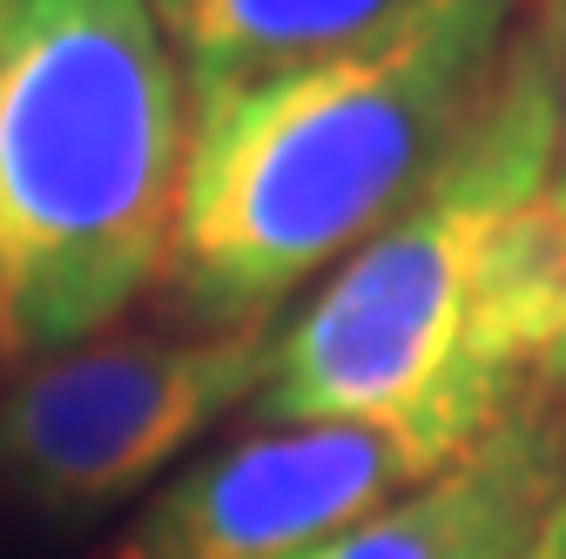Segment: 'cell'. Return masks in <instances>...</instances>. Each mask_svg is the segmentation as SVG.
Masks as SVG:
<instances>
[{
    "label": "cell",
    "instance_id": "ba28073f",
    "mask_svg": "<svg viewBox=\"0 0 566 559\" xmlns=\"http://www.w3.org/2000/svg\"><path fill=\"white\" fill-rule=\"evenodd\" d=\"M553 196L566 209V67H559V149H553Z\"/></svg>",
    "mask_w": 566,
    "mask_h": 559
},
{
    "label": "cell",
    "instance_id": "5b68a950",
    "mask_svg": "<svg viewBox=\"0 0 566 559\" xmlns=\"http://www.w3.org/2000/svg\"><path fill=\"white\" fill-rule=\"evenodd\" d=\"M465 452L472 445L432 425H371V418L263 425L176 472L135 513L115 559H297L418 493Z\"/></svg>",
    "mask_w": 566,
    "mask_h": 559
},
{
    "label": "cell",
    "instance_id": "3957f363",
    "mask_svg": "<svg viewBox=\"0 0 566 559\" xmlns=\"http://www.w3.org/2000/svg\"><path fill=\"white\" fill-rule=\"evenodd\" d=\"M189 82L149 0L0 14V378L102 337L163 284Z\"/></svg>",
    "mask_w": 566,
    "mask_h": 559
},
{
    "label": "cell",
    "instance_id": "277c9868",
    "mask_svg": "<svg viewBox=\"0 0 566 559\" xmlns=\"http://www.w3.org/2000/svg\"><path fill=\"white\" fill-rule=\"evenodd\" d=\"M276 324L115 330L28 365L0 398V478L48 513H102L156 485L230 411L256 404Z\"/></svg>",
    "mask_w": 566,
    "mask_h": 559
},
{
    "label": "cell",
    "instance_id": "6da1fadb",
    "mask_svg": "<svg viewBox=\"0 0 566 559\" xmlns=\"http://www.w3.org/2000/svg\"><path fill=\"white\" fill-rule=\"evenodd\" d=\"M559 67L566 0H520L506 67L446 169L276 324L256 398L270 425L371 418L485 445L526 398L566 391Z\"/></svg>",
    "mask_w": 566,
    "mask_h": 559
},
{
    "label": "cell",
    "instance_id": "9c48e42d",
    "mask_svg": "<svg viewBox=\"0 0 566 559\" xmlns=\"http://www.w3.org/2000/svg\"><path fill=\"white\" fill-rule=\"evenodd\" d=\"M559 506H566V499H559ZM559 546H566V513L546 519V532H539V546H533L526 559H559Z\"/></svg>",
    "mask_w": 566,
    "mask_h": 559
},
{
    "label": "cell",
    "instance_id": "30bf717a",
    "mask_svg": "<svg viewBox=\"0 0 566 559\" xmlns=\"http://www.w3.org/2000/svg\"><path fill=\"white\" fill-rule=\"evenodd\" d=\"M559 513H566V506H559ZM559 559H566V546H559Z\"/></svg>",
    "mask_w": 566,
    "mask_h": 559
},
{
    "label": "cell",
    "instance_id": "8fae6325",
    "mask_svg": "<svg viewBox=\"0 0 566 559\" xmlns=\"http://www.w3.org/2000/svg\"><path fill=\"white\" fill-rule=\"evenodd\" d=\"M0 14H8V0H0Z\"/></svg>",
    "mask_w": 566,
    "mask_h": 559
},
{
    "label": "cell",
    "instance_id": "8992f818",
    "mask_svg": "<svg viewBox=\"0 0 566 559\" xmlns=\"http://www.w3.org/2000/svg\"><path fill=\"white\" fill-rule=\"evenodd\" d=\"M566 499V391L526 398L485 445L297 559H526Z\"/></svg>",
    "mask_w": 566,
    "mask_h": 559
},
{
    "label": "cell",
    "instance_id": "52a82bcc",
    "mask_svg": "<svg viewBox=\"0 0 566 559\" xmlns=\"http://www.w3.org/2000/svg\"><path fill=\"white\" fill-rule=\"evenodd\" d=\"M424 0H149L189 88L371 41Z\"/></svg>",
    "mask_w": 566,
    "mask_h": 559
},
{
    "label": "cell",
    "instance_id": "7a4b0ae2",
    "mask_svg": "<svg viewBox=\"0 0 566 559\" xmlns=\"http://www.w3.org/2000/svg\"><path fill=\"white\" fill-rule=\"evenodd\" d=\"M520 0H424L371 41L189 88L163 291L176 324H276L446 169L485 108Z\"/></svg>",
    "mask_w": 566,
    "mask_h": 559
}]
</instances>
